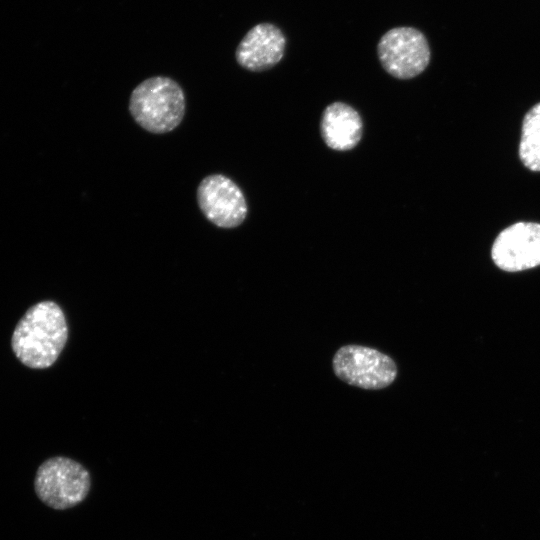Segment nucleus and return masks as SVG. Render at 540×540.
<instances>
[{"label":"nucleus","instance_id":"1","mask_svg":"<svg viewBox=\"0 0 540 540\" xmlns=\"http://www.w3.org/2000/svg\"><path fill=\"white\" fill-rule=\"evenodd\" d=\"M68 327L62 309L53 301L31 306L18 321L11 338L15 356L25 366L45 369L62 352Z\"/></svg>","mask_w":540,"mask_h":540},{"label":"nucleus","instance_id":"2","mask_svg":"<svg viewBox=\"0 0 540 540\" xmlns=\"http://www.w3.org/2000/svg\"><path fill=\"white\" fill-rule=\"evenodd\" d=\"M186 110L181 86L165 76L150 77L131 92L129 111L144 130L163 134L174 130L182 122Z\"/></svg>","mask_w":540,"mask_h":540},{"label":"nucleus","instance_id":"3","mask_svg":"<svg viewBox=\"0 0 540 540\" xmlns=\"http://www.w3.org/2000/svg\"><path fill=\"white\" fill-rule=\"evenodd\" d=\"M91 477L79 462L63 456L45 460L37 469L34 490L41 502L55 510L81 503L88 495Z\"/></svg>","mask_w":540,"mask_h":540},{"label":"nucleus","instance_id":"4","mask_svg":"<svg viewBox=\"0 0 540 540\" xmlns=\"http://www.w3.org/2000/svg\"><path fill=\"white\" fill-rule=\"evenodd\" d=\"M333 369L342 381L363 389H382L397 376L395 362L386 354L370 347L347 345L333 358Z\"/></svg>","mask_w":540,"mask_h":540},{"label":"nucleus","instance_id":"5","mask_svg":"<svg viewBox=\"0 0 540 540\" xmlns=\"http://www.w3.org/2000/svg\"><path fill=\"white\" fill-rule=\"evenodd\" d=\"M383 68L393 77L410 79L422 73L430 61L425 36L412 27H398L386 32L378 43Z\"/></svg>","mask_w":540,"mask_h":540},{"label":"nucleus","instance_id":"6","mask_svg":"<svg viewBox=\"0 0 540 540\" xmlns=\"http://www.w3.org/2000/svg\"><path fill=\"white\" fill-rule=\"evenodd\" d=\"M196 197L203 215L217 227L235 228L247 216L248 207L242 190L222 174H211L203 178L198 185Z\"/></svg>","mask_w":540,"mask_h":540},{"label":"nucleus","instance_id":"7","mask_svg":"<svg viewBox=\"0 0 540 540\" xmlns=\"http://www.w3.org/2000/svg\"><path fill=\"white\" fill-rule=\"evenodd\" d=\"M491 257L501 270L519 272L540 265V224L517 222L496 237Z\"/></svg>","mask_w":540,"mask_h":540},{"label":"nucleus","instance_id":"8","mask_svg":"<svg viewBox=\"0 0 540 540\" xmlns=\"http://www.w3.org/2000/svg\"><path fill=\"white\" fill-rule=\"evenodd\" d=\"M285 42L279 28L270 23H260L252 27L240 41L235 57L238 64L249 71H265L282 59Z\"/></svg>","mask_w":540,"mask_h":540},{"label":"nucleus","instance_id":"9","mask_svg":"<svg viewBox=\"0 0 540 540\" xmlns=\"http://www.w3.org/2000/svg\"><path fill=\"white\" fill-rule=\"evenodd\" d=\"M320 130L329 148L347 151L354 148L361 140L363 122L353 107L343 102H334L325 108Z\"/></svg>","mask_w":540,"mask_h":540},{"label":"nucleus","instance_id":"10","mask_svg":"<svg viewBox=\"0 0 540 540\" xmlns=\"http://www.w3.org/2000/svg\"><path fill=\"white\" fill-rule=\"evenodd\" d=\"M519 157L526 168L531 171H540V102L524 116Z\"/></svg>","mask_w":540,"mask_h":540}]
</instances>
